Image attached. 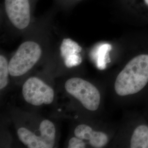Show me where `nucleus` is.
Wrapping results in <instances>:
<instances>
[{
    "label": "nucleus",
    "instance_id": "nucleus-3",
    "mask_svg": "<svg viewBox=\"0 0 148 148\" xmlns=\"http://www.w3.org/2000/svg\"><path fill=\"white\" fill-rule=\"evenodd\" d=\"M65 89L90 111L97 110L100 105L101 95L95 85L79 77H72L65 83Z\"/></svg>",
    "mask_w": 148,
    "mask_h": 148
},
{
    "label": "nucleus",
    "instance_id": "nucleus-9",
    "mask_svg": "<svg viewBox=\"0 0 148 148\" xmlns=\"http://www.w3.org/2000/svg\"><path fill=\"white\" fill-rule=\"evenodd\" d=\"M130 142V148H148V126H138L133 133Z\"/></svg>",
    "mask_w": 148,
    "mask_h": 148
},
{
    "label": "nucleus",
    "instance_id": "nucleus-8",
    "mask_svg": "<svg viewBox=\"0 0 148 148\" xmlns=\"http://www.w3.org/2000/svg\"><path fill=\"white\" fill-rule=\"evenodd\" d=\"M60 54L63 58L65 65L72 68L79 65L82 62V57L79 53L82 48L79 45L70 38L64 39L61 44Z\"/></svg>",
    "mask_w": 148,
    "mask_h": 148
},
{
    "label": "nucleus",
    "instance_id": "nucleus-4",
    "mask_svg": "<svg viewBox=\"0 0 148 148\" xmlns=\"http://www.w3.org/2000/svg\"><path fill=\"white\" fill-rule=\"evenodd\" d=\"M40 135L25 127L18 129L17 134L21 143L29 148H52L55 144L56 128L53 122L44 120L41 122Z\"/></svg>",
    "mask_w": 148,
    "mask_h": 148
},
{
    "label": "nucleus",
    "instance_id": "nucleus-11",
    "mask_svg": "<svg viewBox=\"0 0 148 148\" xmlns=\"http://www.w3.org/2000/svg\"><path fill=\"white\" fill-rule=\"evenodd\" d=\"M86 146V143H85V141L76 136L71 138L69 140L68 143L69 148H84Z\"/></svg>",
    "mask_w": 148,
    "mask_h": 148
},
{
    "label": "nucleus",
    "instance_id": "nucleus-1",
    "mask_svg": "<svg viewBox=\"0 0 148 148\" xmlns=\"http://www.w3.org/2000/svg\"><path fill=\"white\" fill-rule=\"evenodd\" d=\"M148 82V54L132 59L117 76L114 88L117 95L124 97L137 93Z\"/></svg>",
    "mask_w": 148,
    "mask_h": 148
},
{
    "label": "nucleus",
    "instance_id": "nucleus-7",
    "mask_svg": "<svg viewBox=\"0 0 148 148\" xmlns=\"http://www.w3.org/2000/svg\"><path fill=\"white\" fill-rule=\"evenodd\" d=\"M74 134L76 137L88 141L90 146L93 148H103L109 140L106 133L94 131L92 127L86 124H81L76 127Z\"/></svg>",
    "mask_w": 148,
    "mask_h": 148
},
{
    "label": "nucleus",
    "instance_id": "nucleus-2",
    "mask_svg": "<svg viewBox=\"0 0 148 148\" xmlns=\"http://www.w3.org/2000/svg\"><path fill=\"white\" fill-rule=\"evenodd\" d=\"M42 55V49L37 43L28 41L21 43L9 62L10 75L21 76L37 63Z\"/></svg>",
    "mask_w": 148,
    "mask_h": 148
},
{
    "label": "nucleus",
    "instance_id": "nucleus-5",
    "mask_svg": "<svg viewBox=\"0 0 148 148\" xmlns=\"http://www.w3.org/2000/svg\"><path fill=\"white\" fill-rule=\"evenodd\" d=\"M22 93L25 101L32 106L50 104L54 98L53 88L36 77H30L24 82Z\"/></svg>",
    "mask_w": 148,
    "mask_h": 148
},
{
    "label": "nucleus",
    "instance_id": "nucleus-6",
    "mask_svg": "<svg viewBox=\"0 0 148 148\" xmlns=\"http://www.w3.org/2000/svg\"><path fill=\"white\" fill-rule=\"evenodd\" d=\"M5 11L12 24L18 29L26 28L30 21L29 0H5Z\"/></svg>",
    "mask_w": 148,
    "mask_h": 148
},
{
    "label": "nucleus",
    "instance_id": "nucleus-10",
    "mask_svg": "<svg viewBox=\"0 0 148 148\" xmlns=\"http://www.w3.org/2000/svg\"><path fill=\"white\" fill-rule=\"evenodd\" d=\"M9 63L3 55L0 56V89L3 90L8 84Z\"/></svg>",
    "mask_w": 148,
    "mask_h": 148
},
{
    "label": "nucleus",
    "instance_id": "nucleus-12",
    "mask_svg": "<svg viewBox=\"0 0 148 148\" xmlns=\"http://www.w3.org/2000/svg\"><path fill=\"white\" fill-rule=\"evenodd\" d=\"M145 2L146 3V4L148 5V0H145Z\"/></svg>",
    "mask_w": 148,
    "mask_h": 148
}]
</instances>
